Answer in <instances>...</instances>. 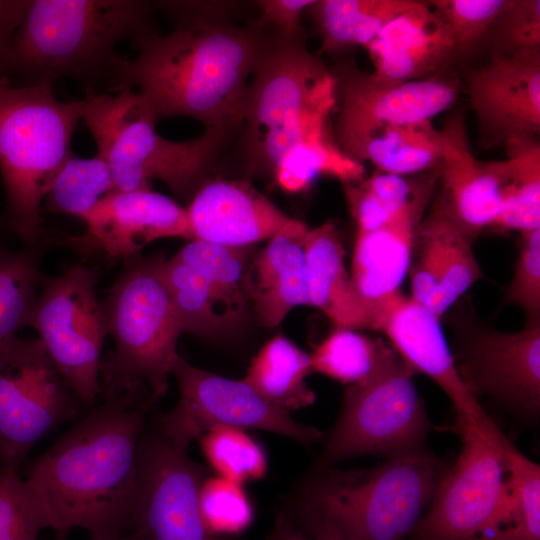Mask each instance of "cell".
Returning <instances> with one entry per match:
<instances>
[{
  "label": "cell",
  "instance_id": "cell-1",
  "mask_svg": "<svg viewBox=\"0 0 540 540\" xmlns=\"http://www.w3.org/2000/svg\"><path fill=\"white\" fill-rule=\"evenodd\" d=\"M154 402L123 396L93 408L27 467V488L56 540L75 528L90 538L132 533L145 419Z\"/></svg>",
  "mask_w": 540,
  "mask_h": 540
},
{
  "label": "cell",
  "instance_id": "cell-2",
  "mask_svg": "<svg viewBox=\"0 0 540 540\" xmlns=\"http://www.w3.org/2000/svg\"><path fill=\"white\" fill-rule=\"evenodd\" d=\"M167 35L140 43L132 59L121 58L108 94H143L159 119L190 116L205 129L238 130L250 86L277 35L252 25L173 23Z\"/></svg>",
  "mask_w": 540,
  "mask_h": 540
},
{
  "label": "cell",
  "instance_id": "cell-3",
  "mask_svg": "<svg viewBox=\"0 0 540 540\" xmlns=\"http://www.w3.org/2000/svg\"><path fill=\"white\" fill-rule=\"evenodd\" d=\"M145 0H30L10 49L5 77L15 85L70 78L85 92L108 93L121 56L156 34Z\"/></svg>",
  "mask_w": 540,
  "mask_h": 540
},
{
  "label": "cell",
  "instance_id": "cell-4",
  "mask_svg": "<svg viewBox=\"0 0 540 540\" xmlns=\"http://www.w3.org/2000/svg\"><path fill=\"white\" fill-rule=\"evenodd\" d=\"M81 120L108 165L115 192L151 190L158 179L179 198L191 201L209 180L231 129H206L194 139L173 141L156 131L158 118L147 98L134 90L111 95L87 91Z\"/></svg>",
  "mask_w": 540,
  "mask_h": 540
},
{
  "label": "cell",
  "instance_id": "cell-5",
  "mask_svg": "<svg viewBox=\"0 0 540 540\" xmlns=\"http://www.w3.org/2000/svg\"><path fill=\"white\" fill-rule=\"evenodd\" d=\"M448 466L422 448L373 468L321 467L304 485L295 514L323 519L349 540H407Z\"/></svg>",
  "mask_w": 540,
  "mask_h": 540
},
{
  "label": "cell",
  "instance_id": "cell-6",
  "mask_svg": "<svg viewBox=\"0 0 540 540\" xmlns=\"http://www.w3.org/2000/svg\"><path fill=\"white\" fill-rule=\"evenodd\" d=\"M81 100L59 101L52 82L15 85L0 75V175L4 221L23 246L45 240L42 204L53 180L73 154Z\"/></svg>",
  "mask_w": 540,
  "mask_h": 540
},
{
  "label": "cell",
  "instance_id": "cell-7",
  "mask_svg": "<svg viewBox=\"0 0 540 540\" xmlns=\"http://www.w3.org/2000/svg\"><path fill=\"white\" fill-rule=\"evenodd\" d=\"M162 254L124 259L102 302L114 346L100 363L101 398L149 396L167 391L179 356L181 322L161 274Z\"/></svg>",
  "mask_w": 540,
  "mask_h": 540
},
{
  "label": "cell",
  "instance_id": "cell-8",
  "mask_svg": "<svg viewBox=\"0 0 540 540\" xmlns=\"http://www.w3.org/2000/svg\"><path fill=\"white\" fill-rule=\"evenodd\" d=\"M336 107L332 71L302 39L277 37L250 86L238 129L249 171L273 176L279 160L294 147L335 139L330 116Z\"/></svg>",
  "mask_w": 540,
  "mask_h": 540
},
{
  "label": "cell",
  "instance_id": "cell-9",
  "mask_svg": "<svg viewBox=\"0 0 540 540\" xmlns=\"http://www.w3.org/2000/svg\"><path fill=\"white\" fill-rule=\"evenodd\" d=\"M461 451L448 466L419 520L420 540H504L508 524V472L499 429L482 420L457 418Z\"/></svg>",
  "mask_w": 540,
  "mask_h": 540
},
{
  "label": "cell",
  "instance_id": "cell-10",
  "mask_svg": "<svg viewBox=\"0 0 540 540\" xmlns=\"http://www.w3.org/2000/svg\"><path fill=\"white\" fill-rule=\"evenodd\" d=\"M413 375L396 353L370 378L349 385L320 466L359 455L389 458L424 448L430 422Z\"/></svg>",
  "mask_w": 540,
  "mask_h": 540
},
{
  "label": "cell",
  "instance_id": "cell-11",
  "mask_svg": "<svg viewBox=\"0 0 540 540\" xmlns=\"http://www.w3.org/2000/svg\"><path fill=\"white\" fill-rule=\"evenodd\" d=\"M97 280V271L83 264L58 276L43 275L30 322L65 384L87 405L101 396L99 371L108 335Z\"/></svg>",
  "mask_w": 540,
  "mask_h": 540
},
{
  "label": "cell",
  "instance_id": "cell-12",
  "mask_svg": "<svg viewBox=\"0 0 540 540\" xmlns=\"http://www.w3.org/2000/svg\"><path fill=\"white\" fill-rule=\"evenodd\" d=\"M84 403L65 384L41 341L9 338L0 346V467L17 469L33 445Z\"/></svg>",
  "mask_w": 540,
  "mask_h": 540
},
{
  "label": "cell",
  "instance_id": "cell-13",
  "mask_svg": "<svg viewBox=\"0 0 540 540\" xmlns=\"http://www.w3.org/2000/svg\"><path fill=\"white\" fill-rule=\"evenodd\" d=\"M171 375L177 381L179 399L174 408L158 416V431L178 449L186 451L192 440L216 426L260 429L305 446L323 438L322 431L297 422L288 411L268 403L243 379L196 368L180 356Z\"/></svg>",
  "mask_w": 540,
  "mask_h": 540
},
{
  "label": "cell",
  "instance_id": "cell-14",
  "mask_svg": "<svg viewBox=\"0 0 540 540\" xmlns=\"http://www.w3.org/2000/svg\"><path fill=\"white\" fill-rule=\"evenodd\" d=\"M247 249L192 240L162 261L161 274L183 332L212 338L239 328L249 304L244 288Z\"/></svg>",
  "mask_w": 540,
  "mask_h": 540
},
{
  "label": "cell",
  "instance_id": "cell-15",
  "mask_svg": "<svg viewBox=\"0 0 540 540\" xmlns=\"http://www.w3.org/2000/svg\"><path fill=\"white\" fill-rule=\"evenodd\" d=\"M204 469L159 431L143 432L133 499L138 540H219L206 526L199 493Z\"/></svg>",
  "mask_w": 540,
  "mask_h": 540
},
{
  "label": "cell",
  "instance_id": "cell-16",
  "mask_svg": "<svg viewBox=\"0 0 540 540\" xmlns=\"http://www.w3.org/2000/svg\"><path fill=\"white\" fill-rule=\"evenodd\" d=\"M331 71L336 80L339 105L334 138L348 156L366 136L379 128L431 121L453 106L459 93L458 81L453 77L384 80L350 62L340 63Z\"/></svg>",
  "mask_w": 540,
  "mask_h": 540
},
{
  "label": "cell",
  "instance_id": "cell-17",
  "mask_svg": "<svg viewBox=\"0 0 540 540\" xmlns=\"http://www.w3.org/2000/svg\"><path fill=\"white\" fill-rule=\"evenodd\" d=\"M455 365L477 400L487 396L528 418L539 414L540 323L517 332L469 330L460 342Z\"/></svg>",
  "mask_w": 540,
  "mask_h": 540
},
{
  "label": "cell",
  "instance_id": "cell-18",
  "mask_svg": "<svg viewBox=\"0 0 540 540\" xmlns=\"http://www.w3.org/2000/svg\"><path fill=\"white\" fill-rule=\"evenodd\" d=\"M82 220L87 226L83 235L49 232L51 243L66 244L83 254L100 252L124 260L141 254L146 245L158 239H190L186 208L152 190L110 193Z\"/></svg>",
  "mask_w": 540,
  "mask_h": 540
},
{
  "label": "cell",
  "instance_id": "cell-19",
  "mask_svg": "<svg viewBox=\"0 0 540 540\" xmlns=\"http://www.w3.org/2000/svg\"><path fill=\"white\" fill-rule=\"evenodd\" d=\"M467 91L486 146L540 130V50L492 53L466 74Z\"/></svg>",
  "mask_w": 540,
  "mask_h": 540
},
{
  "label": "cell",
  "instance_id": "cell-20",
  "mask_svg": "<svg viewBox=\"0 0 540 540\" xmlns=\"http://www.w3.org/2000/svg\"><path fill=\"white\" fill-rule=\"evenodd\" d=\"M440 131L441 192L434 203L473 240L499 213L509 163L474 156L461 113L449 117Z\"/></svg>",
  "mask_w": 540,
  "mask_h": 540
},
{
  "label": "cell",
  "instance_id": "cell-21",
  "mask_svg": "<svg viewBox=\"0 0 540 540\" xmlns=\"http://www.w3.org/2000/svg\"><path fill=\"white\" fill-rule=\"evenodd\" d=\"M472 239L434 203L420 222L410 263L411 299L439 318L482 277Z\"/></svg>",
  "mask_w": 540,
  "mask_h": 540
},
{
  "label": "cell",
  "instance_id": "cell-22",
  "mask_svg": "<svg viewBox=\"0 0 540 540\" xmlns=\"http://www.w3.org/2000/svg\"><path fill=\"white\" fill-rule=\"evenodd\" d=\"M379 331L414 374L428 376L447 394L457 418L487 416L457 370L438 316L399 293L384 306Z\"/></svg>",
  "mask_w": 540,
  "mask_h": 540
},
{
  "label": "cell",
  "instance_id": "cell-23",
  "mask_svg": "<svg viewBox=\"0 0 540 540\" xmlns=\"http://www.w3.org/2000/svg\"><path fill=\"white\" fill-rule=\"evenodd\" d=\"M186 210L191 240L233 248L270 239L291 219L245 181L208 180Z\"/></svg>",
  "mask_w": 540,
  "mask_h": 540
},
{
  "label": "cell",
  "instance_id": "cell-24",
  "mask_svg": "<svg viewBox=\"0 0 540 540\" xmlns=\"http://www.w3.org/2000/svg\"><path fill=\"white\" fill-rule=\"evenodd\" d=\"M435 185L377 230L357 233L350 278L360 299L378 316L383 306L400 293L409 271L417 228Z\"/></svg>",
  "mask_w": 540,
  "mask_h": 540
},
{
  "label": "cell",
  "instance_id": "cell-25",
  "mask_svg": "<svg viewBox=\"0 0 540 540\" xmlns=\"http://www.w3.org/2000/svg\"><path fill=\"white\" fill-rule=\"evenodd\" d=\"M376 77L391 81L432 78L456 58L442 20L427 2L414 1L365 47Z\"/></svg>",
  "mask_w": 540,
  "mask_h": 540
},
{
  "label": "cell",
  "instance_id": "cell-26",
  "mask_svg": "<svg viewBox=\"0 0 540 540\" xmlns=\"http://www.w3.org/2000/svg\"><path fill=\"white\" fill-rule=\"evenodd\" d=\"M309 229L303 221L291 218L248 265L245 293L264 327L274 328L294 307L308 305Z\"/></svg>",
  "mask_w": 540,
  "mask_h": 540
},
{
  "label": "cell",
  "instance_id": "cell-27",
  "mask_svg": "<svg viewBox=\"0 0 540 540\" xmlns=\"http://www.w3.org/2000/svg\"><path fill=\"white\" fill-rule=\"evenodd\" d=\"M336 225L310 228L306 241L308 305L320 309L337 328L378 331V316L356 293Z\"/></svg>",
  "mask_w": 540,
  "mask_h": 540
},
{
  "label": "cell",
  "instance_id": "cell-28",
  "mask_svg": "<svg viewBox=\"0 0 540 540\" xmlns=\"http://www.w3.org/2000/svg\"><path fill=\"white\" fill-rule=\"evenodd\" d=\"M442 152L441 131L427 120L379 128L349 156L360 163L370 161L381 172L408 176L439 168Z\"/></svg>",
  "mask_w": 540,
  "mask_h": 540
},
{
  "label": "cell",
  "instance_id": "cell-29",
  "mask_svg": "<svg viewBox=\"0 0 540 540\" xmlns=\"http://www.w3.org/2000/svg\"><path fill=\"white\" fill-rule=\"evenodd\" d=\"M311 372L310 354L277 334L254 356L243 380L268 403L290 412L314 403L305 381Z\"/></svg>",
  "mask_w": 540,
  "mask_h": 540
},
{
  "label": "cell",
  "instance_id": "cell-30",
  "mask_svg": "<svg viewBox=\"0 0 540 540\" xmlns=\"http://www.w3.org/2000/svg\"><path fill=\"white\" fill-rule=\"evenodd\" d=\"M413 0H320L306 11L315 20L325 53L364 48Z\"/></svg>",
  "mask_w": 540,
  "mask_h": 540
},
{
  "label": "cell",
  "instance_id": "cell-31",
  "mask_svg": "<svg viewBox=\"0 0 540 540\" xmlns=\"http://www.w3.org/2000/svg\"><path fill=\"white\" fill-rule=\"evenodd\" d=\"M509 171L499 213L490 227L520 233L540 228V144L536 136L509 139Z\"/></svg>",
  "mask_w": 540,
  "mask_h": 540
},
{
  "label": "cell",
  "instance_id": "cell-32",
  "mask_svg": "<svg viewBox=\"0 0 540 540\" xmlns=\"http://www.w3.org/2000/svg\"><path fill=\"white\" fill-rule=\"evenodd\" d=\"M47 240L11 249L0 237V346L30 326L43 274L40 263Z\"/></svg>",
  "mask_w": 540,
  "mask_h": 540
},
{
  "label": "cell",
  "instance_id": "cell-33",
  "mask_svg": "<svg viewBox=\"0 0 540 540\" xmlns=\"http://www.w3.org/2000/svg\"><path fill=\"white\" fill-rule=\"evenodd\" d=\"M395 354L381 339L336 327L316 346L310 361L312 372L352 385L370 378Z\"/></svg>",
  "mask_w": 540,
  "mask_h": 540
},
{
  "label": "cell",
  "instance_id": "cell-34",
  "mask_svg": "<svg viewBox=\"0 0 540 540\" xmlns=\"http://www.w3.org/2000/svg\"><path fill=\"white\" fill-rule=\"evenodd\" d=\"M115 192L106 162L96 154L65 161L44 198L42 211L82 219L106 195Z\"/></svg>",
  "mask_w": 540,
  "mask_h": 540
},
{
  "label": "cell",
  "instance_id": "cell-35",
  "mask_svg": "<svg viewBox=\"0 0 540 540\" xmlns=\"http://www.w3.org/2000/svg\"><path fill=\"white\" fill-rule=\"evenodd\" d=\"M321 175L335 177L343 184L358 183L363 180L364 167L331 139L289 150L277 163L273 178L281 189L298 193L308 190Z\"/></svg>",
  "mask_w": 540,
  "mask_h": 540
},
{
  "label": "cell",
  "instance_id": "cell-36",
  "mask_svg": "<svg viewBox=\"0 0 540 540\" xmlns=\"http://www.w3.org/2000/svg\"><path fill=\"white\" fill-rule=\"evenodd\" d=\"M508 472V524L504 540H540V467L499 431Z\"/></svg>",
  "mask_w": 540,
  "mask_h": 540
},
{
  "label": "cell",
  "instance_id": "cell-37",
  "mask_svg": "<svg viewBox=\"0 0 540 540\" xmlns=\"http://www.w3.org/2000/svg\"><path fill=\"white\" fill-rule=\"evenodd\" d=\"M198 439L206 460L219 476L244 484L265 475L266 453L245 429L216 426Z\"/></svg>",
  "mask_w": 540,
  "mask_h": 540
},
{
  "label": "cell",
  "instance_id": "cell-38",
  "mask_svg": "<svg viewBox=\"0 0 540 540\" xmlns=\"http://www.w3.org/2000/svg\"><path fill=\"white\" fill-rule=\"evenodd\" d=\"M508 0H433L427 2L442 20L456 57L470 53L483 42Z\"/></svg>",
  "mask_w": 540,
  "mask_h": 540
},
{
  "label": "cell",
  "instance_id": "cell-39",
  "mask_svg": "<svg viewBox=\"0 0 540 540\" xmlns=\"http://www.w3.org/2000/svg\"><path fill=\"white\" fill-rule=\"evenodd\" d=\"M199 505L206 526L216 536L244 530L253 517V508L243 484L219 475L204 479Z\"/></svg>",
  "mask_w": 540,
  "mask_h": 540
},
{
  "label": "cell",
  "instance_id": "cell-40",
  "mask_svg": "<svg viewBox=\"0 0 540 540\" xmlns=\"http://www.w3.org/2000/svg\"><path fill=\"white\" fill-rule=\"evenodd\" d=\"M47 521L17 469L0 467V540H38Z\"/></svg>",
  "mask_w": 540,
  "mask_h": 540
},
{
  "label": "cell",
  "instance_id": "cell-41",
  "mask_svg": "<svg viewBox=\"0 0 540 540\" xmlns=\"http://www.w3.org/2000/svg\"><path fill=\"white\" fill-rule=\"evenodd\" d=\"M483 42L492 53L540 50V1L508 0Z\"/></svg>",
  "mask_w": 540,
  "mask_h": 540
},
{
  "label": "cell",
  "instance_id": "cell-42",
  "mask_svg": "<svg viewBox=\"0 0 540 540\" xmlns=\"http://www.w3.org/2000/svg\"><path fill=\"white\" fill-rule=\"evenodd\" d=\"M512 280L505 302L519 306L526 325L540 323V228L522 232Z\"/></svg>",
  "mask_w": 540,
  "mask_h": 540
},
{
  "label": "cell",
  "instance_id": "cell-43",
  "mask_svg": "<svg viewBox=\"0 0 540 540\" xmlns=\"http://www.w3.org/2000/svg\"><path fill=\"white\" fill-rule=\"evenodd\" d=\"M261 9L258 20L262 25L275 28L280 39H302L301 16L312 0H262L255 2Z\"/></svg>",
  "mask_w": 540,
  "mask_h": 540
},
{
  "label": "cell",
  "instance_id": "cell-44",
  "mask_svg": "<svg viewBox=\"0 0 540 540\" xmlns=\"http://www.w3.org/2000/svg\"><path fill=\"white\" fill-rule=\"evenodd\" d=\"M30 0H0V75L5 76L14 34Z\"/></svg>",
  "mask_w": 540,
  "mask_h": 540
},
{
  "label": "cell",
  "instance_id": "cell-45",
  "mask_svg": "<svg viewBox=\"0 0 540 540\" xmlns=\"http://www.w3.org/2000/svg\"><path fill=\"white\" fill-rule=\"evenodd\" d=\"M292 517L310 540H349L323 519L301 514H293Z\"/></svg>",
  "mask_w": 540,
  "mask_h": 540
},
{
  "label": "cell",
  "instance_id": "cell-46",
  "mask_svg": "<svg viewBox=\"0 0 540 540\" xmlns=\"http://www.w3.org/2000/svg\"><path fill=\"white\" fill-rule=\"evenodd\" d=\"M265 540H310L289 512H281Z\"/></svg>",
  "mask_w": 540,
  "mask_h": 540
},
{
  "label": "cell",
  "instance_id": "cell-47",
  "mask_svg": "<svg viewBox=\"0 0 540 540\" xmlns=\"http://www.w3.org/2000/svg\"><path fill=\"white\" fill-rule=\"evenodd\" d=\"M89 540H138L134 533L122 535L114 538H90Z\"/></svg>",
  "mask_w": 540,
  "mask_h": 540
},
{
  "label": "cell",
  "instance_id": "cell-48",
  "mask_svg": "<svg viewBox=\"0 0 540 540\" xmlns=\"http://www.w3.org/2000/svg\"><path fill=\"white\" fill-rule=\"evenodd\" d=\"M9 230L3 217H0V237L3 238L5 232Z\"/></svg>",
  "mask_w": 540,
  "mask_h": 540
}]
</instances>
